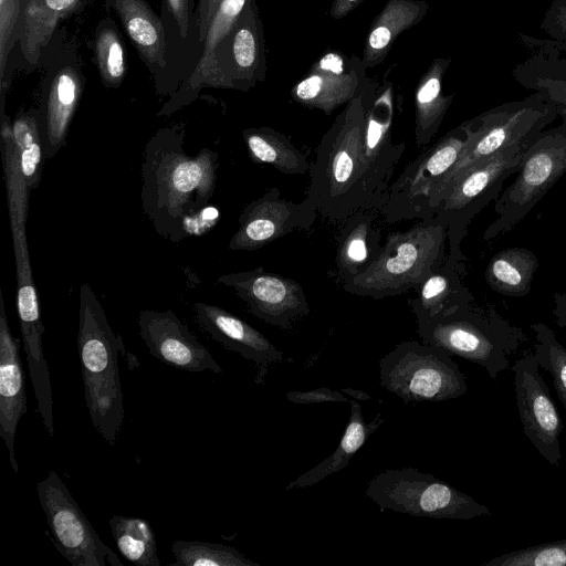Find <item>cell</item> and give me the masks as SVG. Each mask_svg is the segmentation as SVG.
<instances>
[{"label": "cell", "mask_w": 566, "mask_h": 566, "mask_svg": "<svg viewBox=\"0 0 566 566\" xmlns=\"http://www.w3.org/2000/svg\"><path fill=\"white\" fill-rule=\"evenodd\" d=\"M22 14V0H0V77L3 85L4 71L12 35Z\"/></svg>", "instance_id": "ab89813d"}, {"label": "cell", "mask_w": 566, "mask_h": 566, "mask_svg": "<svg viewBox=\"0 0 566 566\" xmlns=\"http://www.w3.org/2000/svg\"><path fill=\"white\" fill-rule=\"evenodd\" d=\"M418 334L422 343L483 367L492 380L509 368L510 357L528 339L494 307L472 303L418 322Z\"/></svg>", "instance_id": "5b68a950"}, {"label": "cell", "mask_w": 566, "mask_h": 566, "mask_svg": "<svg viewBox=\"0 0 566 566\" xmlns=\"http://www.w3.org/2000/svg\"><path fill=\"white\" fill-rule=\"evenodd\" d=\"M114 542L120 555L138 566H160L157 542L150 524L140 517L115 515L109 520Z\"/></svg>", "instance_id": "836d02e7"}, {"label": "cell", "mask_w": 566, "mask_h": 566, "mask_svg": "<svg viewBox=\"0 0 566 566\" xmlns=\"http://www.w3.org/2000/svg\"><path fill=\"white\" fill-rule=\"evenodd\" d=\"M137 322L150 355L161 363L191 373H223L208 348L171 310H144Z\"/></svg>", "instance_id": "e0dca14e"}, {"label": "cell", "mask_w": 566, "mask_h": 566, "mask_svg": "<svg viewBox=\"0 0 566 566\" xmlns=\"http://www.w3.org/2000/svg\"><path fill=\"white\" fill-rule=\"evenodd\" d=\"M358 0H336L333 7V17L345 15Z\"/></svg>", "instance_id": "7dc6e473"}, {"label": "cell", "mask_w": 566, "mask_h": 566, "mask_svg": "<svg viewBox=\"0 0 566 566\" xmlns=\"http://www.w3.org/2000/svg\"><path fill=\"white\" fill-rule=\"evenodd\" d=\"M286 398L289 401L297 405H310V403H319V402H348L346 396L343 392L332 390L327 387H321L317 389L311 390H293L286 394Z\"/></svg>", "instance_id": "7bdbcfd3"}, {"label": "cell", "mask_w": 566, "mask_h": 566, "mask_svg": "<svg viewBox=\"0 0 566 566\" xmlns=\"http://www.w3.org/2000/svg\"><path fill=\"white\" fill-rule=\"evenodd\" d=\"M566 172V120L543 129L527 147L516 178L496 199V218L485 229L483 241L511 231Z\"/></svg>", "instance_id": "30bf717a"}, {"label": "cell", "mask_w": 566, "mask_h": 566, "mask_svg": "<svg viewBox=\"0 0 566 566\" xmlns=\"http://www.w3.org/2000/svg\"><path fill=\"white\" fill-rule=\"evenodd\" d=\"M536 343L534 355L539 368L548 371L554 389L566 409V347L562 345L555 332L544 323L532 324Z\"/></svg>", "instance_id": "8d00e7d4"}, {"label": "cell", "mask_w": 566, "mask_h": 566, "mask_svg": "<svg viewBox=\"0 0 566 566\" xmlns=\"http://www.w3.org/2000/svg\"><path fill=\"white\" fill-rule=\"evenodd\" d=\"M474 135L471 119L454 127L405 167L378 210L387 223L424 219L428 198L460 159Z\"/></svg>", "instance_id": "7c38bea8"}, {"label": "cell", "mask_w": 566, "mask_h": 566, "mask_svg": "<svg viewBox=\"0 0 566 566\" xmlns=\"http://www.w3.org/2000/svg\"><path fill=\"white\" fill-rule=\"evenodd\" d=\"M83 84L73 66L62 67L52 78L39 114L45 159L65 146L72 118L80 103Z\"/></svg>", "instance_id": "7402d4cb"}, {"label": "cell", "mask_w": 566, "mask_h": 566, "mask_svg": "<svg viewBox=\"0 0 566 566\" xmlns=\"http://www.w3.org/2000/svg\"><path fill=\"white\" fill-rule=\"evenodd\" d=\"M465 271L448 258L433 270L415 290L417 295L408 300L418 322L448 314L473 302V296L463 284Z\"/></svg>", "instance_id": "d4e9b609"}, {"label": "cell", "mask_w": 566, "mask_h": 566, "mask_svg": "<svg viewBox=\"0 0 566 566\" xmlns=\"http://www.w3.org/2000/svg\"><path fill=\"white\" fill-rule=\"evenodd\" d=\"M20 342L11 333L0 290V438L6 443L15 473L19 472V463L14 439L19 421L28 410Z\"/></svg>", "instance_id": "d6986e66"}, {"label": "cell", "mask_w": 566, "mask_h": 566, "mask_svg": "<svg viewBox=\"0 0 566 566\" xmlns=\"http://www.w3.org/2000/svg\"><path fill=\"white\" fill-rule=\"evenodd\" d=\"M447 226L436 216L419 219L406 231L387 235L375 262L343 283L353 295L380 300L397 296L419 284L448 256Z\"/></svg>", "instance_id": "277c9868"}, {"label": "cell", "mask_w": 566, "mask_h": 566, "mask_svg": "<svg viewBox=\"0 0 566 566\" xmlns=\"http://www.w3.org/2000/svg\"><path fill=\"white\" fill-rule=\"evenodd\" d=\"M512 370L523 433L549 464L558 467L562 459L559 437L564 426L549 388L539 374L535 355L520 358Z\"/></svg>", "instance_id": "5bb4252c"}, {"label": "cell", "mask_w": 566, "mask_h": 566, "mask_svg": "<svg viewBox=\"0 0 566 566\" xmlns=\"http://www.w3.org/2000/svg\"><path fill=\"white\" fill-rule=\"evenodd\" d=\"M36 492L51 541L73 566H123L103 543L59 474L51 470L38 482Z\"/></svg>", "instance_id": "4fadbf2b"}, {"label": "cell", "mask_w": 566, "mask_h": 566, "mask_svg": "<svg viewBox=\"0 0 566 566\" xmlns=\"http://www.w3.org/2000/svg\"><path fill=\"white\" fill-rule=\"evenodd\" d=\"M539 29L552 40L566 42V0H553L547 7Z\"/></svg>", "instance_id": "b9f144b4"}, {"label": "cell", "mask_w": 566, "mask_h": 566, "mask_svg": "<svg viewBox=\"0 0 566 566\" xmlns=\"http://www.w3.org/2000/svg\"><path fill=\"white\" fill-rule=\"evenodd\" d=\"M128 36L148 66L166 67L164 25L145 0H111Z\"/></svg>", "instance_id": "4316f807"}, {"label": "cell", "mask_w": 566, "mask_h": 566, "mask_svg": "<svg viewBox=\"0 0 566 566\" xmlns=\"http://www.w3.org/2000/svg\"><path fill=\"white\" fill-rule=\"evenodd\" d=\"M217 282L233 289L249 311L270 325L287 329L310 313L302 285L263 266L223 274Z\"/></svg>", "instance_id": "9a60e30c"}, {"label": "cell", "mask_w": 566, "mask_h": 566, "mask_svg": "<svg viewBox=\"0 0 566 566\" xmlns=\"http://www.w3.org/2000/svg\"><path fill=\"white\" fill-rule=\"evenodd\" d=\"M366 495L380 511L419 517L471 520L490 515L489 507L443 480L415 468L388 469L367 484Z\"/></svg>", "instance_id": "9c48e42d"}, {"label": "cell", "mask_w": 566, "mask_h": 566, "mask_svg": "<svg viewBox=\"0 0 566 566\" xmlns=\"http://www.w3.org/2000/svg\"><path fill=\"white\" fill-rule=\"evenodd\" d=\"M449 60H437L422 78L416 94L415 140L417 147L427 146L438 133L453 95H443L442 75Z\"/></svg>", "instance_id": "1f68e13d"}, {"label": "cell", "mask_w": 566, "mask_h": 566, "mask_svg": "<svg viewBox=\"0 0 566 566\" xmlns=\"http://www.w3.org/2000/svg\"><path fill=\"white\" fill-rule=\"evenodd\" d=\"M379 382L406 403L451 400L468 390L451 355L416 340L399 343L379 360Z\"/></svg>", "instance_id": "8fae6325"}, {"label": "cell", "mask_w": 566, "mask_h": 566, "mask_svg": "<svg viewBox=\"0 0 566 566\" xmlns=\"http://www.w3.org/2000/svg\"><path fill=\"white\" fill-rule=\"evenodd\" d=\"M1 157L17 272V311L21 339L29 368L40 370L45 368L48 363L42 344L45 328L41 319L27 240L31 189L23 176L18 149L13 142H6L2 145Z\"/></svg>", "instance_id": "52a82bcc"}, {"label": "cell", "mask_w": 566, "mask_h": 566, "mask_svg": "<svg viewBox=\"0 0 566 566\" xmlns=\"http://www.w3.org/2000/svg\"><path fill=\"white\" fill-rule=\"evenodd\" d=\"M368 105L361 96L354 97L315 149L306 197L331 221L379 210L388 192L363 151Z\"/></svg>", "instance_id": "7a4b0ae2"}, {"label": "cell", "mask_w": 566, "mask_h": 566, "mask_svg": "<svg viewBox=\"0 0 566 566\" xmlns=\"http://www.w3.org/2000/svg\"><path fill=\"white\" fill-rule=\"evenodd\" d=\"M171 552V566H260L234 547L217 543L177 539Z\"/></svg>", "instance_id": "d590c367"}, {"label": "cell", "mask_w": 566, "mask_h": 566, "mask_svg": "<svg viewBox=\"0 0 566 566\" xmlns=\"http://www.w3.org/2000/svg\"><path fill=\"white\" fill-rule=\"evenodd\" d=\"M557 116L554 106L539 92H534L523 99L503 103L471 118L474 135L460 159L431 191L426 218L433 217L446 191L463 174L510 145L537 135Z\"/></svg>", "instance_id": "8992f818"}, {"label": "cell", "mask_w": 566, "mask_h": 566, "mask_svg": "<svg viewBox=\"0 0 566 566\" xmlns=\"http://www.w3.org/2000/svg\"><path fill=\"white\" fill-rule=\"evenodd\" d=\"M247 1L221 0L208 27L203 39V52L195 72L186 87L159 112L160 115H169L180 106L190 103L202 86H232L219 65L217 50L231 33Z\"/></svg>", "instance_id": "44dd1931"}, {"label": "cell", "mask_w": 566, "mask_h": 566, "mask_svg": "<svg viewBox=\"0 0 566 566\" xmlns=\"http://www.w3.org/2000/svg\"><path fill=\"white\" fill-rule=\"evenodd\" d=\"M535 136L512 144L472 167L446 191L437 206L433 216L447 226L448 231L447 258L463 271L467 256L461 244L470 222L486 205L499 198L504 181L516 174Z\"/></svg>", "instance_id": "ba28073f"}, {"label": "cell", "mask_w": 566, "mask_h": 566, "mask_svg": "<svg viewBox=\"0 0 566 566\" xmlns=\"http://www.w3.org/2000/svg\"><path fill=\"white\" fill-rule=\"evenodd\" d=\"M394 111L391 91L386 90L368 105L363 136V151L381 184L388 189L395 168L406 148L405 142H392Z\"/></svg>", "instance_id": "603a6c76"}, {"label": "cell", "mask_w": 566, "mask_h": 566, "mask_svg": "<svg viewBox=\"0 0 566 566\" xmlns=\"http://www.w3.org/2000/svg\"><path fill=\"white\" fill-rule=\"evenodd\" d=\"M95 55L103 84L117 87L126 74L125 51L117 30L106 23L95 38Z\"/></svg>", "instance_id": "74e56055"}, {"label": "cell", "mask_w": 566, "mask_h": 566, "mask_svg": "<svg viewBox=\"0 0 566 566\" xmlns=\"http://www.w3.org/2000/svg\"><path fill=\"white\" fill-rule=\"evenodd\" d=\"M375 211L361 210L345 220L335 258L336 270L343 283L364 273L382 248Z\"/></svg>", "instance_id": "cb8c5ba5"}, {"label": "cell", "mask_w": 566, "mask_h": 566, "mask_svg": "<svg viewBox=\"0 0 566 566\" xmlns=\"http://www.w3.org/2000/svg\"><path fill=\"white\" fill-rule=\"evenodd\" d=\"M357 88L358 77L343 73L342 60L334 54H327L321 60L319 69L294 86L292 95L304 106L331 114L356 97Z\"/></svg>", "instance_id": "484cf974"}, {"label": "cell", "mask_w": 566, "mask_h": 566, "mask_svg": "<svg viewBox=\"0 0 566 566\" xmlns=\"http://www.w3.org/2000/svg\"><path fill=\"white\" fill-rule=\"evenodd\" d=\"M198 326L213 340L253 363L261 382L269 366L283 359V354L262 333L227 310L203 302L193 305Z\"/></svg>", "instance_id": "ac0fdd59"}, {"label": "cell", "mask_w": 566, "mask_h": 566, "mask_svg": "<svg viewBox=\"0 0 566 566\" xmlns=\"http://www.w3.org/2000/svg\"><path fill=\"white\" fill-rule=\"evenodd\" d=\"M483 566H566V538L512 551Z\"/></svg>", "instance_id": "f35d334b"}, {"label": "cell", "mask_w": 566, "mask_h": 566, "mask_svg": "<svg viewBox=\"0 0 566 566\" xmlns=\"http://www.w3.org/2000/svg\"><path fill=\"white\" fill-rule=\"evenodd\" d=\"M23 176L31 190L38 188L45 159L36 111L19 112L12 120Z\"/></svg>", "instance_id": "e575fe53"}, {"label": "cell", "mask_w": 566, "mask_h": 566, "mask_svg": "<svg viewBox=\"0 0 566 566\" xmlns=\"http://www.w3.org/2000/svg\"><path fill=\"white\" fill-rule=\"evenodd\" d=\"M221 0H199L197 7V27L199 33V41H203L210 21Z\"/></svg>", "instance_id": "f6af8a7d"}, {"label": "cell", "mask_w": 566, "mask_h": 566, "mask_svg": "<svg viewBox=\"0 0 566 566\" xmlns=\"http://www.w3.org/2000/svg\"><path fill=\"white\" fill-rule=\"evenodd\" d=\"M538 268L535 254L525 248L499 251L488 263L485 281L489 286L509 297H522L531 292L534 273Z\"/></svg>", "instance_id": "4dcf8cb0"}, {"label": "cell", "mask_w": 566, "mask_h": 566, "mask_svg": "<svg viewBox=\"0 0 566 566\" xmlns=\"http://www.w3.org/2000/svg\"><path fill=\"white\" fill-rule=\"evenodd\" d=\"M532 53L512 70L514 80L527 90L539 92L549 102L562 120H566V42L535 39L520 33Z\"/></svg>", "instance_id": "ffe728a7"}, {"label": "cell", "mask_w": 566, "mask_h": 566, "mask_svg": "<svg viewBox=\"0 0 566 566\" xmlns=\"http://www.w3.org/2000/svg\"><path fill=\"white\" fill-rule=\"evenodd\" d=\"M350 417L344 434L335 451L322 462L301 474L287 484L286 490L314 485L326 476L345 469L356 452L367 442L368 438L384 423L385 418L378 412L374 419L366 422L360 405L348 399Z\"/></svg>", "instance_id": "83f0119b"}, {"label": "cell", "mask_w": 566, "mask_h": 566, "mask_svg": "<svg viewBox=\"0 0 566 566\" xmlns=\"http://www.w3.org/2000/svg\"><path fill=\"white\" fill-rule=\"evenodd\" d=\"M317 214L307 198L294 202L280 189L270 188L248 203L239 216V227L229 241L232 251H255L296 230L310 229Z\"/></svg>", "instance_id": "2e32d148"}, {"label": "cell", "mask_w": 566, "mask_h": 566, "mask_svg": "<svg viewBox=\"0 0 566 566\" xmlns=\"http://www.w3.org/2000/svg\"><path fill=\"white\" fill-rule=\"evenodd\" d=\"M422 11L420 2L412 0H390L375 20L369 32L364 63L373 65L384 55L391 41L405 29L412 25Z\"/></svg>", "instance_id": "d6a6232c"}, {"label": "cell", "mask_w": 566, "mask_h": 566, "mask_svg": "<svg viewBox=\"0 0 566 566\" xmlns=\"http://www.w3.org/2000/svg\"><path fill=\"white\" fill-rule=\"evenodd\" d=\"M82 0H24L21 14V50L29 62L38 61L57 22Z\"/></svg>", "instance_id": "f546056e"}, {"label": "cell", "mask_w": 566, "mask_h": 566, "mask_svg": "<svg viewBox=\"0 0 566 566\" xmlns=\"http://www.w3.org/2000/svg\"><path fill=\"white\" fill-rule=\"evenodd\" d=\"M342 392L350 396L355 400H369L370 399V396L367 392L359 390V389L344 388V389H342Z\"/></svg>", "instance_id": "c3c4849f"}, {"label": "cell", "mask_w": 566, "mask_h": 566, "mask_svg": "<svg viewBox=\"0 0 566 566\" xmlns=\"http://www.w3.org/2000/svg\"><path fill=\"white\" fill-rule=\"evenodd\" d=\"M167 11L174 18L179 33L186 38L189 32L192 0H163Z\"/></svg>", "instance_id": "ee69618b"}, {"label": "cell", "mask_w": 566, "mask_h": 566, "mask_svg": "<svg viewBox=\"0 0 566 566\" xmlns=\"http://www.w3.org/2000/svg\"><path fill=\"white\" fill-rule=\"evenodd\" d=\"M219 155L201 148L184 150V130L163 128L147 142L142 163V207L156 232L178 243L210 230L219 210L210 206Z\"/></svg>", "instance_id": "6da1fadb"}, {"label": "cell", "mask_w": 566, "mask_h": 566, "mask_svg": "<svg viewBox=\"0 0 566 566\" xmlns=\"http://www.w3.org/2000/svg\"><path fill=\"white\" fill-rule=\"evenodd\" d=\"M77 349L88 416L95 430L114 447L124 421L118 355L125 347L88 283L80 287Z\"/></svg>", "instance_id": "3957f363"}, {"label": "cell", "mask_w": 566, "mask_h": 566, "mask_svg": "<svg viewBox=\"0 0 566 566\" xmlns=\"http://www.w3.org/2000/svg\"><path fill=\"white\" fill-rule=\"evenodd\" d=\"M232 56L235 65L247 71L251 69L256 61V40L252 29L247 24L235 23L232 29Z\"/></svg>", "instance_id": "60d3db41"}, {"label": "cell", "mask_w": 566, "mask_h": 566, "mask_svg": "<svg viewBox=\"0 0 566 566\" xmlns=\"http://www.w3.org/2000/svg\"><path fill=\"white\" fill-rule=\"evenodd\" d=\"M251 160L268 164L285 175L310 174L307 156L291 138L271 127L247 128L242 132Z\"/></svg>", "instance_id": "f1b7e54d"}, {"label": "cell", "mask_w": 566, "mask_h": 566, "mask_svg": "<svg viewBox=\"0 0 566 566\" xmlns=\"http://www.w3.org/2000/svg\"><path fill=\"white\" fill-rule=\"evenodd\" d=\"M553 315L556 324L562 328H566V293L554 294Z\"/></svg>", "instance_id": "bcb514c9"}]
</instances>
